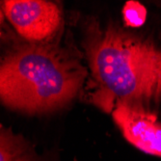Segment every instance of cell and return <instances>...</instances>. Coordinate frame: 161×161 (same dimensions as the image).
<instances>
[{
	"label": "cell",
	"mask_w": 161,
	"mask_h": 161,
	"mask_svg": "<svg viewBox=\"0 0 161 161\" xmlns=\"http://www.w3.org/2000/svg\"><path fill=\"white\" fill-rule=\"evenodd\" d=\"M85 96L107 113L120 104L154 112L161 106V45L116 22L84 24Z\"/></svg>",
	"instance_id": "obj_1"
},
{
	"label": "cell",
	"mask_w": 161,
	"mask_h": 161,
	"mask_svg": "<svg viewBox=\"0 0 161 161\" xmlns=\"http://www.w3.org/2000/svg\"><path fill=\"white\" fill-rule=\"evenodd\" d=\"M61 35L46 42L22 40L5 52L0 65L2 103L22 113L38 115L60 110L83 89L89 70L83 53Z\"/></svg>",
	"instance_id": "obj_2"
},
{
	"label": "cell",
	"mask_w": 161,
	"mask_h": 161,
	"mask_svg": "<svg viewBox=\"0 0 161 161\" xmlns=\"http://www.w3.org/2000/svg\"><path fill=\"white\" fill-rule=\"evenodd\" d=\"M1 13L22 40L46 42L62 34L60 7L45 0H4Z\"/></svg>",
	"instance_id": "obj_3"
},
{
	"label": "cell",
	"mask_w": 161,
	"mask_h": 161,
	"mask_svg": "<svg viewBox=\"0 0 161 161\" xmlns=\"http://www.w3.org/2000/svg\"><path fill=\"white\" fill-rule=\"evenodd\" d=\"M112 116L126 141L146 153L161 157V121L155 112L120 104Z\"/></svg>",
	"instance_id": "obj_4"
},
{
	"label": "cell",
	"mask_w": 161,
	"mask_h": 161,
	"mask_svg": "<svg viewBox=\"0 0 161 161\" xmlns=\"http://www.w3.org/2000/svg\"><path fill=\"white\" fill-rule=\"evenodd\" d=\"M0 161H48L37 153L32 144L11 127L0 126Z\"/></svg>",
	"instance_id": "obj_5"
},
{
	"label": "cell",
	"mask_w": 161,
	"mask_h": 161,
	"mask_svg": "<svg viewBox=\"0 0 161 161\" xmlns=\"http://www.w3.org/2000/svg\"><path fill=\"white\" fill-rule=\"evenodd\" d=\"M124 19L127 26L139 27L146 21L147 11L145 7L138 2L130 1L127 2L123 11Z\"/></svg>",
	"instance_id": "obj_6"
}]
</instances>
